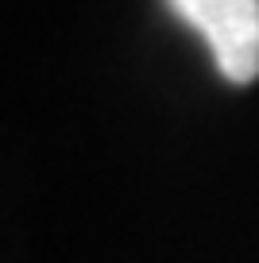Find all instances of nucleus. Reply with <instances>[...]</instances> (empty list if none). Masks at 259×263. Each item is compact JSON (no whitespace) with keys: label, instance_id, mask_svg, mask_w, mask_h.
Wrapping results in <instances>:
<instances>
[{"label":"nucleus","instance_id":"nucleus-1","mask_svg":"<svg viewBox=\"0 0 259 263\" xmlns=\"http://www.w3.org/2000/svg\"><path fill=\"white\" fill-rule=\"evenodd\" d=\"M213 50V62L232 85L259 78V0H166Z\"/></svg>","mask_w":259,"mask_h":263}]
</instances>
